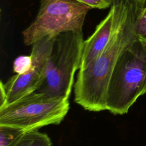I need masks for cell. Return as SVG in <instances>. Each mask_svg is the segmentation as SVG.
I'll return each mask as SVG.
<instances>
[{
	"instance_id": "cell-1",
	"label": "cell",
	"mask_w": 146,
	"mask_h": 146,
	"mask_svg": "<svg viewBox=\"0 0 146 146\" xmlns=\"http://www.w3.org/2000/svg\"><path fill=\"white\" fill-rule=\"evenodd\" d=\"M145 2L130 0L123 22L103 51L86 68L79 70L74 84V100L85 110H107L110 78L119 57L137 36L135 33V23Z\"/></svg>"
},
{
	"instance_id": "cell-2",
	"label": "cell",
	"mask_w": 146,
	"mask_h": 146,
	"mask_svg": "<svg viewBox=\"0 0 146 146\" xmlns=\"http://www.w3.org/2000/svg\"><path fill=\"white\" fill-rule=\"evenodd\" d=\"M146 94V38L137 36L121 54L107 92V110L123 115Z\"/></svg>"
},
{
	"instance_id": "cell-3",
	"label": "cell",
	"mask_w": 146,
	"mask_h": 146,
	"mask_svg": "<svg viewBox=\"0 0 146 146\" xmlns=\"http://www.w3.org/2000/svg\"><path fill=\"white\" fill-rule=\"evenodd\" d=\"M70 109L68 98L34 92L0 106V125L27 132L59 124Z\"/></svg>"
},
{
	"instance_id": "cell-4",
	"label": "cell",
	"mask_w": 146,
	"mask_h": 146,
	"mask_svg": "<svg viewBox=\"0 0 146 146\" xmlns=\"http://www.w3.org/2000/svg\"><path fill=\"white\" fill-rule=\"evenodd\" d=\"M84 41L82 32H66L55 37L46 63L44 80L37 92L69 99L75 72L80 67Z\"/></svg>"
},
{
	"instance_id": "cell-5",
	"label": "cell",
	"mask_w": 146,
	"mask_h": 146,
	"mask_svg": "<svg viewBox=\"0 0 146 146\" xmlns=\"http://www.w3.org/2000/svg\"><path fill=\"white\" fill-rule=\"evenodd\" d=\"M90 7L76 0H40L38 14L22 32L27 46L46 37L69 31L82 33Z\"/></svg>"
},
{
	"instance_id": "cell-6",
	"label": "cell",
	"mask_w": 146,
	"mask_h": 146,
	"mask_svg": "<svg viewBox=\"0 0 146 146\" xmlns=\"http://www.w3.org/2000/svg\"><path fill=\"white\" fill-rule=\"evenodd\" d=\"M54 38L46 36L34 42L30 54L32 59L31 68L24 74L12 76L4 84L1 82L6 93L4 104L35 92L40 87L44 80L46 63L51 51Z\"/></svg>"
},
{
	"instance_id": "cell-7",
	"label": "cell",
	"mask_w": 146,
	"mask_h": 146,
	"mask_svg": "<svg viewBox=\"0 0 146 146\" xmlns=\"http://www.w3.org/2000/svg\"><path fill=\"white\" fill-rule=\"evenodd\" d=\"M11 146H52L49 136L38 130L26 132Z\"/></svg>"
},
{
	"instance_id": "cell-8",
	"label": "cell",
	"mask_w": 146,
	"mask_h": 146,
	"mask_svg": "<svg viewBox=\"0 0 146 146\" xmlns=\"http://www.w3.org/2000/svg\"><path fill=\"white\" fill-rule=\"evenodd\" d=\"M25 132L19 128L0 125V146H11Z\"/></svg>"
},
{
	"instance_id": "cell-9",
	"label": "cell",
	"mask_w": 146,
	"mask_h": 146,
	"mask_svg": "<svg viewBox=\"0 0 146 146\" xmlns=\"http://www.w3.org/2000/svg\"><path fill=\"white\" fill-rule=\"evenodd\" d=\"M32 59L30 55H20L13 62V70L17 74L27 72L31 67Z\"/></svg>"
},
{
	"instance_id": "cell-10",
	"label": "cell",
	"mask_w": 146,
	"mask_h": 146,
	"mask_svg": "<svg viewBox=\"0 0 146 146\" xmlns=\"http://www.w3.org/2000/svg\"><path fill=\"white\" fill-rule=\"evenodd\" d=\"M136 36L146 38V5L139 13L135 26Z\"/></svg>"
},
{
	"instance_id": "cell-11",
	"label": "cell",
	"mask_w": 146,
	"mask_h": 146,
	"mask_svg": "<svg viewBox=\"0 0 146 146\" xmlns=\"http://www.w3.org/2000/svg\"><path fill=\"white\" fill-rule=\"evenodd\" d=\"M77 1L88 6L91 9H105L111 7L113 0H76Z\"/></svg>"
}]
</instances>
